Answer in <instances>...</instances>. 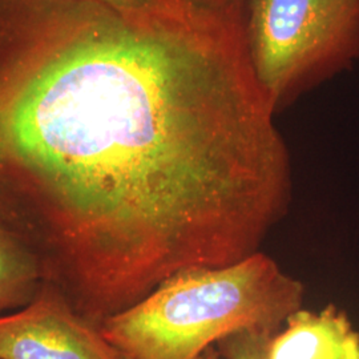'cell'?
Masks as SVG:
<instances>
[{
    "label": "cell",
    "mask_w": 359,
    "mask_h": 359,
    "mask_svg": "<svg viewBox=\"0 0 359 359\" xmlns=\"http://www.w3.org/2000/svg\"><path fill=\"white\" fill-rule=\"evenodd\" d=\"M305 287L262 250L233 265L181 270L100 325L120 359H198L218 341L278 333Z\"/></svg>",
    "instance_id": "1"
},
{
    "label": "cell",
    "mask_w": 359,
    "mask_h": 359,
    "mask_svg": "<svg viewBox=\"0 0 359 359\" xmlns=\"http://www.w3.org/2000/svg\"><path fill=\"white\" fill-rule=\"evenodd\" d=\"M198 359H222L219 353H218L217 348L215 346L209 347L206 348L205 351L203 353V355Z\"/></svg>",
    "instance_id": "8"
},
{
    "label": "cell",
    "mask_w": 359,
    "mask_h": 359,
    "mask_svg": "<svg viewBox=\"0 0 359 359\" xmlns=\"http://www.w3.org/2000/svg\"><path fill=\"white\" fill-rule=\"evenodd\" d=\"M274 334L268 359H359V332L333 304L320 311L299 309Z\"/></svg>",
    "instance_id": "4"
},
{
    "label": "cell",
    "mask_w": 359,
    "mask_h": 359,
    "mask_svg": "<svg viewBox=\"0 0 359 359\" xmlns=\"http://www.w3.org/2000/svg\"><path fill=\"white\" fill-rule=\"evenodd\" d=\"M273 335L241 330L218 341L216 348L222 359H268V346Z\"/></svg>",
    "instance_id": "6"
},
{
    "label": "cell",
    "mask_w": 359,
    "mask_h": 359,
    "mask_svg": "<svg viewBox=\"0 0 359 359\" xmlns=\"http://www.w3.org/2000/svg\"><path fill=\"white\" fill-rule=\"evenodd\" d=\"M43 283L35 257L0 226V316L31 302Z\"/></svg>",
    "instance_id": "5"
},
{
    "label": "cell",
    "mask_w": 359,
    "mask_h": 359,
    "mask_svg": "<svg viewBox=\"0 0 359 359\" xmlns=\"http://www.w3.org/2000/svg\"><path fill=\"white\" fill-rule=\"evenodd\" d=\"M209 1H213V3H237V4H244L246 3V0H209Z\"/></svg>",
    "instance_id": "9"
},
{
    "label": "cell",
    "mask_w": 359,
    "mask_h": 359,
    "mask_svg": "<svg viewBox=\"0 0 359 359\" xmlns=\"http://www.w3.org/2000/svg\"><path fill=\"white\" fill-rule=\"evenodd\" d=\"M0 359H120L99 325L48 283L23 308L0 316Z\"/></svg>",
    "instance_id": "3"
},
{
    "label": "cell",
    "mask_w": 359,
    "mask_h": 359,
    "mask_svg": "<svg viewBox=\"0 0 359 359\" xmlns=\"http://www.w3.org/2000/svg\"><path fill=\"white\" fill-rule=\"evenodd\" d=\"M246 3L248 56L276 112L295 90L333 76L359 59V0Z\"/></svg>",
    "instance_id": "2"
},
{
    "label": "cell",
    "mask_w": 359,
    "mask_h": 359,
    "mask_svg": "<svg viewBox=\"0 0 359 359\" xmlns=\"http://www.w3.org/2000/svg\"><path fill=\"white\" fill-rule=\"evenodd\" d=\"M121 10H147L160 4L163 0H95Z\"/></svg>",
    "instance_id": "7"
}]
</instances>
